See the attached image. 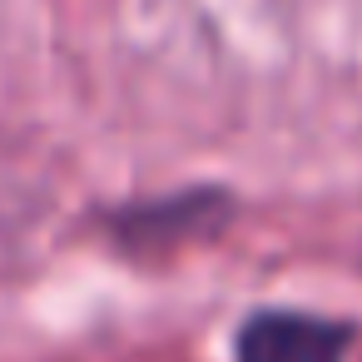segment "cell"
Instances as JSON below:
<instances>
[{"mask_svg": "<svg viewBox=\"0 0 362 362\" xmlns=\"http://www.w3.org/2000/svg\"><path fill=\"white\" fill-rule=\"evenodd\" d=\"M352 322L298 308H263L238 322L233 362H347Z\"/></svg>", "mask_w": 362, "mask_h": 362, "instance_id": "cell-1", "label": "cell"}, {"mask_svg": "<svg viewBox=\"0 0 362 362\" xmlns=\"http://www.w3.org/2000/svg\"><path fill=\"white\" fill-rule=\"evenodd\" d=\"M223 209V194L214 189H194V194H179V199H159V204H144V209H129L124 214V233L134 238H169L179 233V223H194V228H209V218Z\"/></svg>", "mask_w": 362, "mask_h": 362, "instance_id": "cell-2", "label": "cell"}]
</instances>
